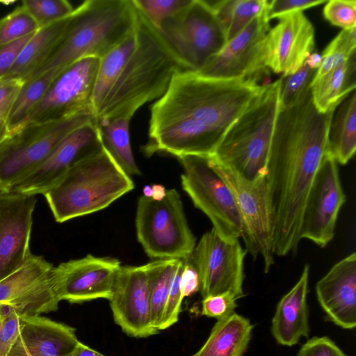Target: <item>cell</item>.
<instances>
[{
  "label": "cell",
  "mask_w": 356,
  "mask_h": 356,
  "mask_svg": "<svg viewBox=\"0 0 356 356\" xmlns=\"http://www.w3.org/2000/svg\"><path fill=\"white\" fill-rule=\"evenodd\" d=\"M264 86L254 78L217 79L190 70L176 74L150 108L145 154L213 155L226 130Z\"/></svg>",
  "instance_id": "1"
},
{
  "label": "cell",
  "mask_w": 356,
  "mask_h": 356,
  "mask_svg": "<svg viewBox=\"0 0 356 356\" xmlns=\"http://www.w3.org/2000/svg\"><path fill=\"white\" fill-rule=\"evenodd\" d=\"M334 112H319L311 91L296 105L279 110L266 174L275 255L296 253L298 248L304 207L327 153Z\"/></svg>",
  "instance_id": "2"
},
{
  "label": "cell",
  "mask_w": 356,
  "mask_h": 356,
  "mask_svg": "<svg viewBox=\"0 0 356 356\" xmlns=\"http://www.w3.org/2000/svg\"><path fill=\"white\" fill-rule=\"evenodd\" d=\"M136 10L135 48L99 110L97 123L115 118L131 120L145 104L163 95L176 74L189 70L159 31Z\"/></svg>",
  "instance_id": "3"
},
{
  "label": "cell",
  "mask_w": 356,
  "mask_h": 356,
  "mask_svg": "<svg viewBox=\"0 0 356 356\" xmlns=\"http://www.w3.org/2000/svg\"><path fill=\"white\" fill-rule=\"evenodd\" d=\"M136 24L137 10L132 0L83 1L74 8L49 58L26 81L50 70L62 72L84 58L100 59L135 31Z\"/></svg>",
  "instance_id": "4"
},
{
  "label": "cell",
  "mask_w": 356,
  "mask_h": 356,
  "mask_svg": "<svg viewBox=\"0 0 356 356\" xmlns=\"http://www.w3.org/2000/svg\"><path fill=\"white\" fill-rule=\"evenodd\" d=\"M134 184L102 148L73 165L44 196L57 222L102 210Z\"/></svg>",
  "instance_id": "5"
},
{
  "label": "cell",
  "mask_w": 356,
  "mask_h": 356,
  "mask_svg": "<svg viewBox=\"0 0 356 356\" xmlns=\"http://www.w3.org/2000/svg\"><path fill=\"white\" fill-rule=\"evenodd\" d=\"M282 78L261 91L225 132L212 156L241 178L266 176L270 147L280 110Z\"/></svg>",
  "instance_id": "6"
},
{
  "label": "cell",
  "mask_w": 356,
  "mask_h": 356,
  "mask_svg": "<svg viewBox=\"0 0 356 356\" xmlns=\"http://www.w3.org/2000/svg\"><path fill=\"white\" fill-rule=\"evenodd\" d=\"M97 122L92 111L53 122H28L0 144V191H12L78 127Z\"/></svg>",
  "instance_id": "7"
},
{
  "label": "cell",
  "mask_w": 356,
  "mask_h": 356,
  "mask_svg": "<svg viewBox=\"0 0 356 356\" xmlns=\"http://www.w3.org/2000/svg\"><path fill=\"white\" fill-rule=\"evenodd\" d=\"M136 229L144 251L155 260L188 259L196 245L180 195L175 188L167 190L161 201L140 197Z\"/></svg>",
  "instance_id": "8"
},
{
  "label": "cell",
  "mask_w": 356,
  "mask_h": 356,
  "mask_svg": "<svg viewBox=\"0 0 356 356\" xmlns=\"http://www.w3.org/2000/svg\"><path fill=\"white\" fill-rule=\"evenodd\" d=\"M184 169L181 186L195 207L211 220L213 229L226 241L241 237L242 226L232 193L211 165L209 156L177 157Z\"/></svg>",
  "instance_id": "9"
},
{
  "label": "cell",
  "mask_w": 356,
  "mask_h": 356,
  "mask_svg": "<svg viewBox=\"0 0 356 356\" xmlns=\"http://www.w3.org/2000/svg\"><path fill=\"white\" fill-rule=\"evenodd\" d=\"M159 31L178 58L193 72L200 70L227 42L211 7L202 0H191L164 21Z\"/></svg>",
  "instance_id": "10"
},
{
  "label": "cell",
  "mask_w": 356,
  "mask_h": 356,
  "mask_svg": "<svg viewBox=\"0 0 356 356\" xmlns=\"http://www.w3.org/2000/svg\"><path fill=\"white\" fill-rule=\"evenodd\" d=\"M213 168L230 188L239 213L245 250L254 259L261 257L264 270L274 264L273 228L266 176L247 181L209 156Z\"/></svg>",
  "instance_id": "11"
},
{
  "label": "cell",
  "mask_w": 356,
  "mask_h": 356,
  "mask_svg": "<svg viewBox=\"0 0 356 356\" xmlns=\"http://www.w3.org/2000/svg\"><path fill=\"white\" fill-rule=\"evenodd\" d=\"M247 254L238 241H226L212 228L195 245L191 260L200 278L203 298L231 293L238 300L244 297V259Z\"/></svg>",
  "instance_id": "12"
},
{
  "label": "cell",
  "mask_w": 356,
  "mask_h": 356,
  "mask_svg": "<svg viewBox=\"0 0 356 356\" xmlns=\"http://www.w3.org/2000/svg\"><path fill=\"white\" fill-rule=\"evenodd\" d=\"M99 64V58L87 57L65 69L25 124L58 121L85 111L94 113L92 95Z\"/></svg>",
  "instance_id": "13"
},
{
  "label": "cell",
  "mask_w": 356,
  "mask_h": 356,
  "mask_svg": "<svg viewBox=\"0 0 356 356\" xmlns=\"http://www.w3.org/2000/svg\"><path fill=\"white\" fill-rule=\"evenodd\" d=\"M338 163L327 153L309 190L301 219L300 238L324 248L334 238L339 211L346 202Z\"/></svg>",
  "instance_id": "14"
},
{
  "label": "cell",
  "mask_w": 356,
  "mask_h": 356,
  "mask_svg": "<svg viewBox=\"0 0 356 356\" xmlns=\"http://www.w3.org/2000/svg\"><path fill=\"white\" fill-rule=\"evenodd\" d=\"M120 261L92 254L53 267L51 279L58 299L82 303L98 298L109 300Z\"/></svg>",
  "instance_id": "15"
},
{
  "label": "cell",
  "mask_w": 356,
  "mask_h": 356,
  "mask_svg": "<svg viewBox=\"0 0 356 356\" xmlns=\"http://www.w3.org/2000/svg\"><path fill=\"white\" fill-rule=\"evenodd\" d=\"M315 47L314 28L303 12L286 15L270 29L263 40L259 60L282 77L296 72Z\"/></svg>",
  "instance_id": "16"
},
{
  "label": "cell",
  "mask_w": 356,
  "mask_h": 356,
  "mask_svg": "<svg viewBox=\"0 0 356 356\" xmlns=\"http://www.w3.org/2000/svg\"><path fill=\"white\" fill-rule=\"evenodd\" d=\"M36 202L33 195L0 191V281L18 269L31 254Z\"/></svg>",
  "instance_id": "17"
},
{
  "label": "cell",
  "mask_w": 356,
  "mask_h": 356,
  "mask_svg": "<svg viewBox=\"0 0 356 356\" xmlns=\"http://www.w3.org/2000/svg\"><path fill=\"white\" fill-rule=\"evenodd\" d=\"M269 22L265 8L195 72L217 79H257L256 74L264 70L259 54L261 42L270 29Z\"/></svg>",
  "instance_id": "18"
},
{
  "label": "cell",
  "mask_w": 356,
  "mask_h": 356,
  "mask_svg": "<svg viewBox=\"0 0 356 356\" xmlns=\"http://www.w3.org/2000/svg\"><path fill=\"white\" fill-rule=\"evenodd\" d=\"M102 148L97 122L83 124L65 136L47 159L12 191L44 195L73 165Z\"/></svg>",
  "instance_id": "19"
},
{
  "label": "cell",
  "mask_w": 356,
  "mask_h": 356,
  "mask_svg": "<svg viewBox=\"0 0 356 356\" xmlns=\"http://www.w3.org/2000/svg\"><path fill=\"white\" fill-rule=\"evenodd\" d=\"M115 323L129 337L159 332L152 325L145 266H121L108 300Z\"/></svg>",
  "instance_id": "20"
},
{
  "label": "cell",
  "mask_w": 356,
  "mask_h": 356,
  "mask_svg": "<svg viewBox=\"0 0 356 356\" xmlns=\"http://www.w3.org/2000/svg\"><path fill=\"white\" fill-rule=\"evenodd\" d=\"M316 293L326 318L339 327L356 326V254L336 263L316 284Z\"/></svg>",
  "instance_id": "21"
},
{
  "label": "cell",
  "mask_w": 356,
  "mask_h": 356,
  "mask_svg": "<svg viewBox=\"0 0 356 356\" xmlns=\"http://www.w3.org/2000/svg\"><path fill=\"white\" fill-rule=\"evenodd\" d=\"M19 337L6 356H70L76 329L39 316H23Z\"/></svg>",
  "instance_id": "22"
},
{
  "label": "cell",
  "mask_w": 356,
  "mask_h": 356,
  "mask_svg": "<svg viewBox=\"0 0 356 356\" xmlns=\"http://www.w3.org/2000/svg\"><path fill=\"white\" fill-rule=\"evenodd\" d=\"M309 266L305 264L293 287L279 301L272 319L271 332L277 343L292 346L309 337L307 303Z\"/></svg>",
  "instance_id": "23"
},
{
  "label": "cell",
  "mask_w": 356,
  "mask_h": 356,
  "mask_svg": "<svg viewBox=\"0 0 356 356\" xmlns=\"http://www.w3.org/2000/svg\"><path fill=\"white\" fill-rule=\"evenodd\" d=\"M70 16L39 28L24 47L13 67L2 80L24 82L38 70L47 60L60 42Z\"/></svg>",
  "instance_id": "24"
},
{
  "label": "cell",
  "mask_w": 356,
  "mask_h": 356,
  "mask_svg": "<svg viewBox=\"0 0 356 356\" xmlns=\"http://www.w3.org/2000/svg\"><path fill=\"white\" fill-rule=\"evenodd\" d=\"M253 327L248 318L235 312L217 320L206 342L191 356H243Z\"/></svg>",
  "instance_id": "25"
},
{
  "label": "cell",
  "mask_w": 356,
  "mask_h": 356,
  "mask_svg": "<svg viewBox=\"0 0 356 356\" xmlns=\"http://www.w3.org/2000/svg\"><path fill=\"white\" fill-rule=\"evenodd\" d=\"M355 53L326 74L313 79L310 86L312 101L322 113L334 111L355 90Z\"/></svg>",
  "instance_id": "26"
},
{
  "label": "cell",
  "mask_w": 356,
  "mask_h": 356,
  "mask_svg": "<svg viewBox=\"0 0 356 356\" xmlns=\"http://www.w3.org/2000/svg\"><path fill=\"white\" fill-rule=\"evenodd\" d=\"M356 150V93L353 90L334 110L330 122L327 153L346 165Z\"/></svg>",
  "instance_id": "27"
},
{
  "label": "cell",
  "mask_w": 356,
  "mask_h": 356,
  "mask_svg": "<svg viewBox=\"0 0 356 356\" xmlns=\"http://www.w3.org/2000/svg\"><path fill=\"white\" fill-rule=\"evenodd\" d=\"M136 44V27L99 59L92 95V108L95 116L119 78Z\"/></svg>",
  "instance_id": "28"
},
{
  "label": "cell",
  "mask_w": 356,
  "mask_h": 356,
  "mask_svg": "<svg viewBox=\"0 0 356 356\" xmlns=\"http://www.w3.org/2000/svg\"><path fill=\"white\" fill-rule=\"evenodd\" d=\"M130 120L115 118L98 123L102 145L117 165L129 177L140 175L130 141Z\"/></svg>",
  "instance_id": "29"
},
{
  "label": "cell",
  "mask_w": 356,
  "mask_h": 356,
  "mask_svg": "<svg viewBox=\"0 0 356 356\" xmlns=\"http://www.w3.org/2000/svg\"><path fill=\"white\" fill-rule=\"evenodd\" d=\"M54 266L42 256L32 253L12 274L0 281V302L8 303L46 280Z\"/></svg>",
  "instance_id": "30"
},
{
  "label": "cell",
  "mask_w": 356,
  "mask_h": 356,
  "mask_svg": "<svg viewBox=\"0 0 356 356\" xmlns=\"http://www.w3.org/2000/svg\"><path fill=\"white\" fill-rule=\"evenodd\" d=\"M208 3L228 41L263 13L267 0H221Z\"/></svg>",
  "instance_id": "31"
},
{
  "label": "cell",
  "mask_w": 356,
  "mask_h": 356,
  "mask_svg": "<svg viewBox=\"0 0 356 356\" xmlns=\"http://www.w3.org/2000/svg\"><path fill=\"white\" fill-rule=\"evenodd\" d=\"M61 72L48 70L24 82L11 108L8 118L10 134L21 128L31 112L40 102L52 82Z\"/></svg>",
  "instance_id": "32"
},
{
  "label": "cell",
  "mask_w": 356,
  "mask_h": 356,
  "mask_svg": "<svg viewBox=\"0 0 356 356\" xmlns=\"http://www.w3.org/2000/svg\"><path fill=\"white\" fill-rule=\"evenodd\" d=\"M179 259H157L146 264L148 291L154 328L160 331L171 280Z\"/></svg>",
  "instance_id": "33"
},
{
  "label": "cell",
  "mask_w": 356,
  "mask_h": 356,
  "mask_svg": "<svg viewBox=\"0 0 356 356\" xmlns=\"http://www.w3.org/2000/svg\"><path fill=\"white\" fill-rule=\"evenodd\" d=\"M356 27L342 31L330 42L321 54L322 62L314 79L337 67L355 53Z\"/></svg>",
  "instance_id": "34"
},
{
  "label": "cell",
  "mask_w": 356,
  "mask_h": 356,
  "mask_svg": "<svg viewBox=\"0 0 356 356\" xmlns=\"http://www.w3.org/2000/svg\"><path fill=\"white\" fill-rule=\"evenodd\" d=\"M316 72L305 62L294 73L282 77L280 108H286L302 101L310 91V86Z\"/></svg>",
  "instance_id": "35"
},
{
  "label": "cell",
  "mask_w": 356,
  "mask_h": 356,
  "mask_svg": "<svg viewBox=\"0 0 356 356\" xmlns=\"http://www.w3.org/2000/svg\"><path fill=\"white\" fill-rule=\"evenodd\" d=\"M38 29L35 19L21 5L0 19V46L33 34Z\"/></svg>",
  "instance_id": "36"
},
{
  "label": "cell",
  "mask_w": 356,
  "mask_h": 356,
  "mask_svg": "<svg viewBox=\"0 0 356 356\" xmlns=\"http://www.w3.org/2000/svg\"><path fill=\"white\" fill-rule=\"evenodd\" d=\"M22 6L35 19L39 28L68 17L74 10L66 0H24Z\"/></svg>",
  "instance_id": "37"
},
{
  "label": "cell",
  "mask_w": 356,
  "mask_h": 356,
  "mask_svg": "<svg viewBox=\"0 0 356 356\" xmlns=\"http://www.w3.org/2000/svg\"><path fill=\"white\" fill-rule=\"evenodd\" d=\"M135 8L157 30L163 22L187 6L191 0H132Z\"/></svg>",
  "instance_id": "38"
},
{
  "label": "cell",
  "mask_w": 356,
  "mask_h": 356,
  "mask_svg": "<svg viewBox=\"0 0 356 356\" xmlns=\"http://www.w3.org/2000/svg\"><path fill=\"white\" fill-rule=\"evenodd\" d=\"M22 317L11 305L0 302V356H6L20 332Z\"/></svg>",
  "instance_id": "39"
},
{
  "label": "cell",
  "mask_w": 356,
  "mask_h": 356,
  "mask_svg": "<svg viewBox=\"0 0 356 356\" xmlns=\"http://www.w3.org/2000/svg\"><path fill=\"white\" fill-rule=\"evenodd\" d=\"M186 259H179L175 267L168 291L162 322L159 330H165L176 323L181 312L183 298L181 293L180 280Z\"/></svg>",
  "instance_id": "40"
},
{
  "label": "cell",
  "mask_w": 356,
  "mask_h": 356,
  "mask_svg": "<svg viewBox=\"0 0 356 356\" xmlns=\"http://www.w3.org/2000/svg\"><path fill=\"white\" fill-rule=\"evenodd\" d=\"M323 14L332 25L350 29L356 27V1L355 0H330L325 3Z\"/></svg>",
  "instance_id": "41"
},
{
  "label": "cell",
  "mask_w": 356,
  "mask_h": 356,
  "mask_svg": "<svg viewBox=\"0 0 356 356\" xmlns=\"http://www.w3.org/2000/svg\"><path fill=\"white\" fill-rule=\"evenodd\" d=\"M23 83V81L17 80L0 81V144L10 135V113Z\"/></svg>",
  "instance_id": "42"
},
{
  "label": "cell",
  "mask_w": 356,
  "mask_h": 356,
  "mask_svg": "<svg viewBox=\"0 0 356 356\" xmlns=\"http://www.w3.org/2000/svg\"><path fill=\"white\" fill-rule=\"evenodd\" d=\"M237 300L229 292L207 296L202 302V315L217 320L226 318L234 312Z\"/></svg>",
  "instance_id": "43"
},
{
  "label": "cell",
  "mask_w": 356,
  "mask_h": 356,
  "mask_svg": "<svg viewBox=\"0 0 356 356\" xmlns=\"http://www.w3.org/2000/svg\"><path fill=\"white\" fill-rule=\"evenodd\" d=\"M325 0H273L267 1L266 15L270 21L286 15L302 12L309 8L325 3Z\"/></svg>",
  "instance_id": "44"
},
{
  "label": "cell",
  "mask_w": 356,
  "mask_h": 356,
  "mask_svg": "<svg viewBox=\"0 0 356 356\" xmlns=\"http://www.w3.org/2000/svg\"><path fill=\"white\" fill-rule=\"evenodd\" d=\"M297 356H347V355L329 337H314L302 344Z\"/></svg>",
  "instance_id": "45"
},
{
  "label": "cell",
  "mask_w": 356,
  "mask_h": 356,
  "mask_svg": "<svg viewBox=\"0 0 356 356\" xmlns=\"http://www.w3.org/2000/svg\"><path fill=\"white\" fill-rule=\"evenodd\" d=\"M33 34L0 46V81L13 67L20 52Z\"/></svg>",
  "instance_id": "46"
},
{
  "label": "cell",
  "mask_w": 356,
  "mask_h": 356,
  "mask_svg": "<svg viewBox=\"0 0 356 356\" xmlns=\"http://www.w3.org/2000/svg\"><path fill=\"white\" fill-rule=\"evenodd\" d=\"M180 287L183 298L200 291V278L191 257L185 261L181 276Z\"/></svg>",
  "instance_id": "47"
},
{
  "label": "cell",
  "mask_w": 356,
  "mask_h": 356,
  "mask_svg": "<svg viewBox=\"0 0 356 356\" xmlns=\"http://www.w3.org/2000/svg\"><path fill=\"white\" fill-rule=\"evenodd\" d=\"M70 356H105L79 341Z\"/></svg>",
  "instance_id": "48"
},
{
  "label": "cell",
  "mask_w": 356,
  "mask_h": 356,
  "mask_svg": "<svg viewBox=\"0 0 356 356\" xmlns=\"http://www.w3.org/2000/svg\"><path fill=\"white\" fill-rule=\"evenodd\" d=\"M152 199L155 201L162 200L166 195L167 190L161 184H154L152 186Z\"/></svg>",
  "instance_id": "49"
},
{
  "label": "cell",
  "mask_w": 356,
  "mask_h": 356,
  "mask_svg": "<svg viewBox=\"0 0 356 356\" xmlns=\"http://www.w3.org/2000/svg\"><path fill=\"white\" fill-rule=\"evenodd\" d=\"M305 62L313 70H317L322 62L321 55L317 53H312Z\"/></svg>",
  "instance_id": "50"
},
{
  "label": "cell",
  "mask_w": 356,
  "mask_h": 356,
  "mask_svg": "<svg viewBox=\"0 0 356 356\" xmlns=\"http://www.w3.org/2000/svg\"><path fill=\"white\" fill-rule=\"evenodd\" d=\"M143 196L148 198H152V186L149 185L145 186V187L143 189Z\"/></svg>",
  "instance_id": "51"
}]
</instances>
